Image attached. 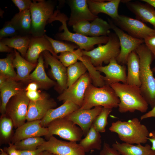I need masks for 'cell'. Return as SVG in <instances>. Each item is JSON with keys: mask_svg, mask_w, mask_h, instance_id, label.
I'll return each mask as SVG.
<instances>
[{"mask_svg": "<svg viewBox=\"0 0 155 155\" xmlns=\"http://www.w3.org/2000/svg\"><path fill=\"white\" fill-rule=\"evenodd\" d=\"M73 30L76 32L83 35L89 36L91 23L88 21L79 22L72 26Z\"/></svg>", "mask_w": 155, "mask_h": 155, "instance_id": "cell-42", "label": "cell"}, {"mask_svg": "<svg viewBox=\"0 0 155 155\" xmlns=\"http://www.w3.org/2000/svg\"><path fill=\"white\" fill-rule=\"evenodd\" d=\"M119 102V98L109 85L97 87L91 84L86 90L81 108L89 109L101 106L112 109L118 107Z\"/></svg>", "mask_w": 155, "mask_h": 155, "instance_id": "cell-5", "label": "cell"}, {"mask_svg": "<svg viewBox=\"0 0 155 155\" xmlns=\"http://www.w3.org/2000/svg\"><path fill=\"white\" fill-rule=\"evenodd\" d=\"M112 109L102 107L101 111L95 119L93 125L96 129L100 133L106 131V127L108 124L107 119Z\"/></svg>", "mask_w": 155, "mask_h": 155, "instance_id": "cell-38", "label": "cell"}, {"mask_svg": "<svg viewBox=\"0 0 155 155\" xmlns=\"http://www.w3.org/2000/svg\"><path fill=\"white\" fill-rule=\"evenodd\" d=\"M102 107L96 106L89 109L80 108L64 118L78 125L82 131L84 135L85 136Z\"/></svg>", "mask_w": 155, "mask_h": 155, "instance_id": "cell-14", "label": "cell"}, {"mask_svg": "<svg viewBox=\"0 0 155 155\" xmlns=\"http://www.w3.org/2000/svg\"><path fill=\"white\" fill-rule=\"evenodd\" d=\"M0 155H9L4 151L2 149H0Z\"/></svg>", "mask_w": 155, "mask_h": 155, "instance_id": "cell-56", "label": "cell"}, {"mask_svg": "<svg viewBox=\"0 0 155 155\" xmlns=\"http://www.w3.org/2000/svg\"><path fill=\"white\" fill-rule=\"evenodd\" d=\"M54 9V6L50 1H33L30 8L32 36L40 37L45 35V26L53 14Z\"/></svg>", "mask_w": 155, "mask_h": 155, "instance_id": "cell-7", "label": "cell"}, {"mask_svg": "<svg viewBox=\"0 0 155 155\" xmlns=\"http://www.w3.org/2000/svg\"><path fill=\"white\" fill-rule=\"evenodd\" d=\"M80 61L83 62L86 67L94 86L101 87L106 84L103 79V76L101 75L96 69L88 57L83 55Z\"/></svg>", "mask_w": 155, "mask_h": 155, "instance_id": "cell-34", "label": "cell"}, {"mask_svg": "<svg viewBox=\"0 0 155 155\" xmlns=\"http://www.w3.org/2000/svg\"><path fill=\"white\" fill-rule=\"evenodd\" d=\"M41 155H54L47 151H44Z\"/></svg>", "mask_w": 155, "mask_h": 155, "instance_id": "cell-55", "label": "cell"}, {"mask_svg": "<svg viewBox=\"0 0 155 155\" xmlns=\"http://www.w3.org/2000/svg\"><path fill=\"white\" fill-rule=\"evenodd\" d=\"M100 155H121L116 149L111 147L109 145L104 142L102 149L100 152Z\"/></svg>", "mask_w": 155, "mask_h": 155, "instance_id": "cell-44", "label": "cell"}, {"mask_svg": "<svg viewBox=\"0 0 155 155\" xmlns=\"http://www.w3.org/2000/svg\"><path fill=\"white\" fill-rule=\"evenodd\" d=\"M144 40V44L153 54L155 59V34L147 37Z\"/></svg>", "mask_w": 155, "mask_h": 155, "instance_id": "cell-45", "label": "cell"}, {"mask_svg": "<svg viewBox=\"0 0 155 155\" xmlns=\"http://www.w3.org/2000/svg\"><path fill=\"white\" fill-rule=\"evenodd\" d=\"M124 3L136 18L152 25L155 29V10L149 5L139 2L126 0Z\"/></svg>", "mask_w": 155, "mask_h": 155, "instance_id": "cell-22", "label": "cell"}, {"mask_svg": "<svg viewBox=\"0 0 155 155\" xmlns=\"http://www.w3.org/2000/svg\"><path fill=\"white\" fill-rule=\"evenodd\" d=\"M88 70L82 61L77 62L67 68V88L77 81Z\"/></svg>", "mask_w": 155, "mask_h": 155, "instance_id": "cell-32", "label": "cell"}, {"mask_svg": "<svg viewBox=\"0 0 155 155\" xmlns=\"http://www.w3.org/2000/svg\"><path fill=\"white\" fill-rule=\"evenodd\" d=\"M38 148L47 151L54 155H85V152L76 142L63 141L53 135L45 141Z\"/></svg>", "mask_w": 155, "mask_h": 155, "instance_id": "cell-11", "label": "cell"}, {"mask_svg": "<svg viewBox=\"0 0 155 155\" xmlns=\"http://www.w3.org/2000/svg\"><path fill=\"white\" fill-rule=\"evenodd\" d=\"M100 133L92 124L85 137L80 141L79 144L85 152L101 149L102 140Z\"/></svg>", "mask_w": 155, "mask_h": 155, "instance_id": "cell-29", "label": "cell"}, {"mask_svg": "<svg viewBox=\"0 0 155 155\" xmlns=\"http://www.w3.org/2000/svg\"><path fill=\"white\" fill-rule=\"evenodd\" d=\"M32 37L29 35H16L11 38H4L1 40L5 44L9 47L17 50L25 57Z\"/></svg>", "mask_w": 155, "mask_h": 155, "instance_id": "cell-31", "label": "cell"}, {"mask_svg": "<svg viewBox=\"0 0 155 155\" xmlns=\"http://www.w3.org/2000/svg\"><path fill=\"white\" fill-rule=\"evenodd\" d=\"M87 0L89 8L94 15L103 13L109 16L114 20L119 17L118 7L121 1L111 0Z\"/></svg>", "mask_w": 155, "mask_h": 155, "instance_id": "cell-21", "label": "cell"}, {"mask_svg": "<svg viewBox=\"0 0 155 155\" xmlns=\"http://www.w3.org/2000/svg\"><path fill=\"white\" fill-rule=\"evenodd\" d=\"M20 155H41L44 151L37 148L32 150H19Z\"/></svg>", "mask_w": 155, "mask_h": 155, "instance_id": "cell-46", "label": "cell"}, {"mask_svg": "<svg viewBox=\"0 0 155 155\" xmlns=\"http://www.w3.org/2000/svg\"><path fill=\"white\" fill-rule=\"evenodd\" d=\"M112 147L121 155H155V151L151 149L148 144L143 146L142 144H131L124 142L121 143L117 141Z\"/></svg>", "mask_w": 155, "mask_h": 155, "instance_id": "cell-25", "label": "cell"}, {"mask_svg": "<svg viewBox=\"0 0 155 155\" xmlns=\"http://www.w3.org/2000/svg\"><path fill=\"white\" fill-rule=\"evenodd\" d=\"M111 29L109 23L98 17L91 23L89 36L91 37L106 36L111 33Z\"/></svg>", "mask_w": 155, "mask_h": 155, "instance_id": "cell-33", "label": "cell"}, {"mask_svg": "<svg viewBox=\"0 0 155 155\" xmlns=\"http://www.w3.org/2000/svg\"><path fill=\"white\" fill-rule=\"evenodd\" d=\"M99 72L103 73L105 75L103 79L106 84H110L121 82L127 83V75L126 68L125 65L119 64L116 59L111 60L107 65L95 67Z\"/></svg>", "mask_w": 155, "mask_h": 155, "instance_id": "cell-16", "label": "cell"}, {"mask_svg": "<svg viewBox=\"0 0 155 155\" xmlns=\"http://www.w3.org/2000/svg\"><path fill=\"white\" fill-rule=\"evenodd\" d=\"M26 95L30 101H35L40 99L42 94H40L37 91H26Z\"/></svg>", "mask_w": 155, "mask_h": 155, "instance_id": "cell-47", "label": "cell"}, {"mask_svg": "<svg viewBox=\"0 0 155 155\" xmlns=\"http://www.w3.org/2000/svg\"><path fill=\"white\" fill-rule=\"evenodd\" d=\"M83 56L82 50L79 48L73 52L61 53L57 58L65 67H68L80 60Z\"/></svg>", "mask_w": 155, "mask_h": 155, "instance_id": "cell-37", "label": "cell"}, {"mask_svg": "<svg viewBox=\"0 0 155 155\" xmlns=\"http://www.w3.org/2000/svg\"><path fill=\"white\" fill-rule=\"evenodd\" d=\"M142 1L155 8V0H142Z\"/></svg>", "mask_w": 155, "mask_h": 155, "instance_id": "cell-54", "label": "cell"}, {"mask_svg": "<svg viewBox=\"0 0 155 155\" xmlns=\"http://www.w3.org/2000/svg\"><path fill=\"white\" fill-rule=\"evenodd\" d=\"M150 117L155 118V106L152 109L141 116L140 118L141 120Z\"/></svg>", "mask_w": 155, "mask_h": 155, "instance_id": "cell-49", "label": "cell"}, {"mask_svg": "<svg viewBox=\"0 0 155 155\" xmlns=\"http://www.w3.org/2000/svg\"><path fill=\"white\" fill-rule=\"evenodd\" d=\"M57 105L56 102L49 98L46 94H42L41 98L35 101H30L26 117L27 121L41 120L50 109Z\"/></svg>", "mask_w": 155, "mask_h": 155, "instance_id": "cell-17", "label": "cell"}, {"mask_svg": "<svg viewBox=\"0 0 155 155\" xmlns=\"http://www.w3.org/2000/svg\"><path fill=\"white\" fill-rule=\"evenodd\" d=\"M12 1L18 8L19 12L30 9L32 2L30 0H12Z\"/></svg>", "mask_w": 155, "mask_h": 155, "instance_id": "cell-43", "label": "cell"}, {"mask_svg": "<svg viewBox=\"0 0 155 155\" xmlns=\"http://www.w3.org/2000/svg\"><path fill=\"white\" fill-rule=\"evenodd\" d=\"M12 48L9 47L2 41L0 42V51L1 52H10L12 50Z\"/></svg>", "mask_w": 155, "mask_h": 155, "instance_id": "cell-52", "label": "cell"}, {"mask_svg": "<svg viewBox=\"0 0 155 155\" xmlns=\"http://www.w3.org/2000/svg\"><path fill=\"white\" fill-rule=\"evenodd\" d=\"M140 59V87L142 94L152 108L155 106V77L151 68L154 59L151 52L144 43L135 50Z\"/></svg>", "mask_w": 155, "mask_h": 155, "instance_id": "cell-1", "label": "cell"}, {"mask_svg": "<svg viewBox=\"0 0 155 155\" xmlns=\"http://www.w3.org/2000/svg\"><path fill=\"white\" fill-rule=\"evenodd\" d=\"M109 23L111 29L114 31L118 37L120 42V50L116 58L117 62L120 64L125 65L127 63L129 54L135 50L141 44L144 43V40L133 37L121 29L110 20Z\"/></svg>", "mask_w": 155, "mask_h": 155, "instance_id": "cell-12", "label": "cell"}, {"mask_svg": "<svg viewBox=\"0 0 155 155\" xmlns=\"http://www.w3.org/2000/svg\"><path fill=\"white\" fill-rule=\"evenodd\" d=\"M46 64L51 67V72L56 81L57 87L61 92L67 88V68L49 51L42 53Z\"/></svg>", "mask_w": 155, "mask_h": 155, "instance_id": "cell-15", "label": "cell"}, {"mask_svg": "<svg viewBox=\"0 0 155 155\" xmlns=\"http://www.w3.org/2000/svg\"><path fill=\"white\" fill-rule=\"evenodd\" d=\"M39 87L36 83L33 82L28 85L25 89V90L26 92L37 91Z\"/></svg>", "mask_w": 155, "mask_h": 155, "instance_id": "cell-51", "label": "cell"}, {"mask_svg": "<svg viewBox=\"0 0 155 155\" xmlns=\"http://www.w3.org/2000/svg\"><path fill=\"white\" fill-rule=\"evenodd\" d=\"M109 129L117 133L123 142L131 144L146 143L150 133L147 127L137 118L126 121L118 120L113 122Z\"/></svg>", "mask_w": 155, "mask_h": 155, "instance_id": "cell-3", "label": "cell"}, {"mask_svg": "<svg viewBox=\"0 0 155 155\" xmlns=\"http://www.w3.org/2000/svg\"><path fill=\"white\" fill-rule=\"evenodd\" d=\"M8 78L2 74H0V86H2Z\"/></svg>", "mask_w": 155, "mask_h": 155, "instance_id": "cell-53", "label": "cell"}, {"mask_svg": "<svg viewBox=\"0 0 155 155\" xmlns=\"http://www.w3.org/2000/svg\"><path fill=\"white\" fill-rule=\"evenodd\" d=\"M92 81L89 73L86 72L63 91L57 97L58 100L59 101H63L64 102L67 101H71L81 108L86 90Z\"/></svg>", "mask_w": 155, "mask_h": 155, "instance_id": "cell-13", "label": "cell"}, {"mask_svg": "<svg viewBox=\"0 0 155 155\" xmlns=\"http://www.w3.org/2000/svg\"><path fill=\"white\" fill-rule=\"evenodd\" d=\"M152 70L153 73L155 72V67L152 68Z\"/></svg>", "mask_w": 155, "mask_h": 155, "instance_id": "cell-57", "label": "cell"}, {"mask_svg": "<svg viewBox=\"0 0 155 155\" xmlns=\"http://www.w3.org/2000/svg\"><path fill=\"white\" fill-rule=\"evenodd\" d=\"M29 80L36 83L39 87L45 88H49L57 85V83L47 75L44 69V58L41 54L34 71L30 74Z\"/></svg>", "mask_w": 155, "mask_h": 155, "instance_id": "cell-27", "label": "cell"}, {"mask_svg": "<svg viewBox=\"0 0 155 155\" xmlns=\"http://www.w3.org/2000/svg\"><path fill=\"white\" fill-rule=\"evenodd\" d=\"M45 51H49L57 58L58 55L55 53L51 44L44 35L40 37L32 36L25 58L32 63L37 64L40 55Z\"/></svg>", "mask_w": 155, "mask_h": 155, "instance_id": "cell-18", "label": "cell"}, {"mask_svg": "<svg viewBox=\"0 0 155 155\" xmlns=\"http://www.w3.org/2000/svg\"><path fill=\"white\" fill-rule=\"evenodd\" d=\"M80 108L71 101H66L58 107L49 110L40 120V125L45 127L53 121L64 118Z\"/></svg>", "mask_w": 155, "mask_h": 155, "instance_id": "cell-23", "label": "cell"}, {"mask_svg": "<svg viewBox=\"0 0 155 155\" xmlns=\"http://www.w3.org/2000/svg\"><path fill=\"white\" fill-rule=\"evenodd\" d=\"M47 127L48 132L46 136L48 139L51 136L57 135L70 141L77 142L80 141L84 135L80 127L65 118L53 121Z\"/></svg>", "mask_w": 155, "mask_h": 155, "instance_id": "cell-8", "label": "cell"}, {"mask_svg": "<svg viewBox=\"0 0 155 155\" xmlns=\"http://www.w3.org/2000/svg\"><path fill=\"white\" fill-rule=\"evenodd\" d=\"M15 57L13 61L14 68L17 70L16 80L25 81L29 80L30 72L37 64L32 63L24 59L16 50L14 49Z\"/></svg>", "mask_w": 155, "mask_h": 155, "instance_id": "cell-28", "label": "cell"}, {"mask_svg": "<svg viewBox=\"0 0 155 155\" xmlns=\"http://www.w3.org/2000/svg\"><path fill=\"white\" fill-rule=\"evenodd\" d=\"M13 125V122L10 118L4 117L1 119L0 131L3 137L6 139L9 136Z\"/></svg>", "mask_w": 155, "mask_h": 155, "instance_id": "cell-41", "label": "cell"}, {"mask_svg": "<svg viewBox=\"0 0 155 155\" xmlns=\"http://www.w3.org/2000/svg\"><path fill=\"white\" fill-rule=\"evenodd\" d=\"M109 39L104 45L98 46L91 50H82L84 55L88 57L92 65L95 67L102 65L103 63L108 64L111 61L118 56L120 50L119 38L115 33H110Z\"/></svg>", "mask_w": 155, "mask_h": 155, "instance_id": "cell-6", "label": "cell"}, {"mask_svg": "<svg viewBox=\"0 0 155 155\" xmlns=\"http://www.w3.org/2000/svg\"><path fill=\"white\" fill-rule=\"evenodd\" d=\"M126 64L127 68V84L140 87V59L135 51L129 55Z\"/></svg>", "mask_w": 155, "mask_h": 155, "instance_id": "cell-26", "label": "cell"}, {"mask_svg": "<svg viewBox=\"0 0 155 155\" xmlns=\"http://www.w3.org/2000/svg\"><path fill=\"white\" fill-rule=\"evenodd\" d=\"M148 140L152 143L151 149L155 151V130L150 132Z\"/></svg>", "mask_w": 155, "mask_h": 155, "instance_id": "cell-50", "label": "cell"}, {"mask_svg": "<svg viewBox=\"0 0 155 155\" xmlns=\"http://www.w3.org/2000/svg\"><path fill=\"white\" fill-rule=\"evenodd\" d=\"M16 81L8 78L0 86L1 100L0 111L2 114L6 112L7 105L10 99L24 90Z\"/></svg>", "mask_w": 155, "mask_h": 155, "instance_id": "cell-24", "label": "cell"}, {"mask_svg": "<svg viewBox=\"0 0 155 155\" xmlns=\"http://www.w3.org/2000/svg\"><path fill=\"white\" fill-rule=\"evenodd\" d=\"M114 21L118 27L136 38L144 40L148 37L155 34V29L150 28L138 19L119 15Z\"/></svg>", "mask_w": 155, "mask_h": 155, "instance_id": "cell-10", "label": "cell"}, {"mask_svg": "<svg viewBox=\"0 0 155 155\" xmlns=\"http://www.w3.org/2000/svg\"><path fill=\"white\" fill-rule=\"evenodd\" d=\"M11 20L16 26L21 35L31 34L32 20L30 9L19 12Z\"/></svg>", "mask_w": 155, "mask_h": 155, "instance_id": "cell-30", "label": "cell"}, {"mask_svg": "<svg viewBox=\"0 0 155 155\" xmlns=\"http://www.w3.org/2000/svg\"><path fill=\"white\" fill-rule=\"evenodd\" d=\"M44 36L50 42L54 51L56 55L59 53L73 52L75 50V49L78 47L77 45L74 44L65 43L54 40L46 35Z\"/></svg>", "mask_w": 155, "mask_h": 155, "instance_id": "cell-39", "label": "cell"}, {"mask_svg": "<svg viewBox=\"0 0 155 155\" xmlns=\"http://www.w3.org/2000/svg\"><path fill=\"white\" fill-rule=\"evenodd\" d=\"M15 53L9 54L6 58L0 59V74L16 80L17 73L14 69L13 61Z\"/></svg>", "mask_w": 155, "mask_h": 155, "instance_id": "cell-35", "label": "cell"}, {"mask_svg": "<svg viewBox=\"0 0 155 155\" xmlns=\"http://www.w3.org/2000/svg\"><path fill=\"white\" fill-rule=\"evenodd\" d=\"M68 20L65 15L57 10L54 12L49 21L48 23L55 21H59L62 24L59 29L63 30L64 31L58 34V36L59 39L73 42L80 49L86 51L93 49L96 44H105L108 41L109 37L107 36L91 37L71 32L69 30L67 26L66 22Z\"/></svg>", "mask_w": 155, "mask_h": 155, "instance_id": "cell-4", "label": "cell"}, {"mask_svg": "<svg viewBox=\"0 0 155 155\" xmlns=\"http://www.w3.org/2000/svg\"><path fill=\"white\" fill-rule=\"evenodd\" d=\"M30 101L24 90L13 97L7 104L6 112L15 128L25 123Z\"/></svg>", "mask_w": 155, "mask_h": 155, "instance_id": "cell-9", "label": "cell"}, {"mask_svg": "<svg viewBox=\"0 0 155 155\" xmlns=\"http://www.w3.org/2000/svg\"><path fill=\"white\" fill-rule=\"evenodd\" d=\"M45 141L40 137H33L23 139L14 144L18 150H32L37 149Z\"/></svg>", "mask_w": 155, "mask_h": 155, "instance_id": "cell-36", "label": "cell"}, {"mask_svg": "<svg viewBox=\"0 0 155 155\" xmlns=\"http://www.w3.org/2000/svg\"><path fill=\"white\" fill-rule=\"evenodd\" d=\"M19 34L18 29L11 20L7 22L0 30V40L7 37H12Z\"/></svg>", "mask_w": 155, "mask_h": 155, "instance_id": "cell-40", "label": "cell"}, {"mask_svg": "<svg viewBox=\"0 0 155 155\" xmlns=\"http://www.w3.org/2000/svg\"><path fill=\"white\" fill-rule=\"evenodd\" d=\"M6 151L9 155H20L18 150L12 143H9V146L6 149Z\"/></svg>", "mask_w": 155, "mask_h": 155, "instance_id": "cell-48", "label": "cell"}, {"mask_svg": "<svg viewBox=\"0 0 155 155\" xmlns=\"http://www.w3.org/2000/svg\"><path fill=\"white\" fill-rule=\"evenodd\" d=\"M48 132L47 128L41 125L40 120L27 121L17 128L12 138V144L29 137L46 136Z\"/></svg>", "mask_w": 155, "mask_h": 155, "instance_id": "cell-19", "label": "cell"}, {"mask_svg": "<svg viewBox=\"0 0 155 155\" xmlns=\"http://www.w3.org/2000/svg\"><path fill=\"white\" fill-rule=\"evenodd\" d=\"M69 4L71 9L68 23L69 26H73L81 21H93L98 17L90 10L87 0H69Z\"/></svg>", "mask_w": 155, "mask_h": 155, "instance_id": "cell-20", "label": "cell"}, {"mask_svg": "<svg viewBox=\"0 0 155 155\" xmlns=\"http://www.w3.org/2000/svg\"><path fill=\"white\" fill-rule=\"evenodd\" d=\"M110 86L120 100L118 111L121 113L146 112L148 104L143 96L140 87L127 83H112Z\"/></svg>", "mask_w": 155, "mask_h": 155, "instance_id": "cell-2", "label": "cell"}]
</instances>
